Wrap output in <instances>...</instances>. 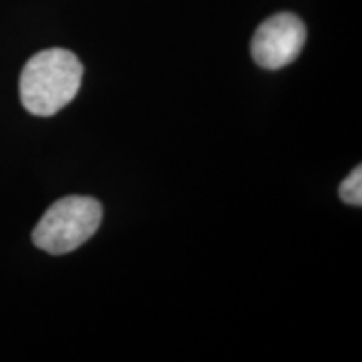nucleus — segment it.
<instances>
[{
	"instance_id": "3",
	"label": "nucleus",
	"mask_w": 362,
	"mask_h": 362,
	"mask_svg": "<svg viewBox=\"0 0 362 362\" xmlns=\"http://www.w3.org/2000/svg\"><path fill=\"white\" fill-rule=\"evenodd\" d=\"M307 30L304 22L288 12L262 22L252 39V57L260 67L277 71L292 64L302 52Z\"/></svg>"
},
{
	"instance_id": "1",
	"label": "nucleus",
	"mask_w": 362,
	"mask_h": 362,
	"mask_svg": "<svg viewBox=\"0 0 362 362\" xmlns=\"http://www.w3.org/2000/svg\"><path fill=\"white\" fill-rule=\"evenodd\" d=\"M84 67L66 49H47L27 61L21 74V101L30 115L54 116L78 96Z\"/></svg>"
},
{
	"instance_id": "4",
	"label": "nucleus",
	"mask_w": 362,
	"mask_h": 362,
	"mask_svg": "<svg viewBox=\"0 0 362 362\" xmlns=\"http://www.w3.org/2000/svg\"><path fill=\"white\" fill-rule=\"evenodd\" d=\"M339 197L344 203L352 206L362 205V170L361 166H356L351 171V175L342 181L339 187Z\"/></svg>"
},
{
	"instance_id": "2",
	"label": "nucleus",
	"mask_w": 362,
	"mask_h": 362,
	"mask_svg": "<svg viewBox=\"0 0 362 362\" xmlns=\"http://www.w3.org/2000/svg\"><path fill=\"white\" fill-rule=\"evenodd\" d=\"M101 220V203L90 197L71 194L47 208L34 228L33 242L51 255H64L88 242L98 232Z\"/></svg>"
}]
</instances>
